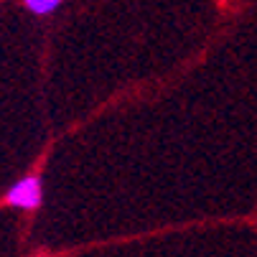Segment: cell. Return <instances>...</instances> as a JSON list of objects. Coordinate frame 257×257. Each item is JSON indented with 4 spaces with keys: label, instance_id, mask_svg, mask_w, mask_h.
<instances>
[{
    "label": "cell",
    "instance_id": "cell-1",
    "mask_svg": "<svg viewBox=\"0 0 257 257\" xmlns=\"http://www.w3.org/2000/svg\"><path fill=\"white\" fill-rule=\"evenodd\" d=\"M8 204L18 209H36L41 204V181L36 176H26L8 191Z\"/></svg>",
    "mask_w": 257,
    "mask_h": 257
},
{
    "label": "cell",
    "instance_id": "cell-2",
    "mask_svg": "<svg viewBox=\"0 0 257 257\" xmlns=\"http://www.w3.org/2000/svg\"><path fill=\"white\" fill-rule=\"evenodd\" d=\"M26 8L36 16H46V13H54L59 6H61V0H23Z\"/></svg>",
    "mask_w": 257,
    "mask_h": 257
}]
</instances>
